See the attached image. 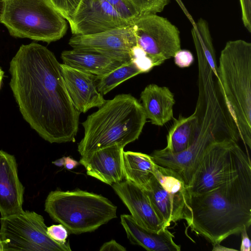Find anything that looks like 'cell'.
<instances>
[{"mask_svg":"<svg viewBox=\"0 0 251 251\" xmlns=\"http://www.w3.org/2000/svg\"><path fill=\"white\" fill-rule=\"evenodd\" d=\"M173 57L176 65L180 68L189 67L193 63L194 59L191 51L181 49L178 50Z\"/></svg>","mask_w":251,"mask_h":251,"instance_id":"f1b7e54d","label":"cell"},{"mask_svg":"<svg viewBox=\"0 0 251 251\" xmlns=\"http://www.w3.org/2000/svg\"><path fill=\"white\" fill-rule=\"evenodd\" d=\"M100 251H126V248L114 240L104 243L100 247Z\"/></svg>","mask_w":251,"mask_h":251,"instance_id":"4dcf8cb0","label":"cell"},{"mask_svg":"<svg viewBox=\"0 0 251 251\" xmlns=\"http://www.w3.org/2000/svg\"><path fill=\"white\" fill-rule=\"evenodd\" d=\"M158 216L167 227L171 223L190 218L189 197L173 194L166 191L153 176L145 190Z\"/></svg>","mask_w":251,"mask_h":251,"instance_id":"e0dca14e","label":"cell"},{"mask_svg":"<svg viewBox=\"0 0 251 251\" xmlns=\"http://www.w3.org/2000/svg\"><path fill=\"white\" fill-rule=\"evenodd\" d=\"M147 118L141 104L130 94L106 100L82 123L84 134L78 144L81 156L118 145L125 147L137 140Z\"/></svg>","mask_w":251,"mask_h":251,"instance_id":"277c9868","label":"cell"},{"mask_svg":"<svg viewBox=\"0 0 251 251\" xmlns=\"http://www.w3.org/2000/svg\"><path fill=\"white\" fill-rule=\"evenodd\" d=\"M154 176L162 187L168 192L189 197L187 187L183 179L176 171L156 164Z\"/></svg>","mask_w":251,"mask_h":251,"instance_id":"d4e9b609","label":"cell"},{"mask_svg":"<svg viewBox=\"0 0 251 251\" xmlns=\"http://www.w3.org/2000/svg\"><path fill=\"white\" fill-rule=\"evenodd\" d=\"M196 50L204 56L217 77L216 59L209 27L207 22L201 18L193 25L191 30Z\"/></svg>","mask_w":251,"mask_h":251,"instance_id":"cb8c5ba5","label":"cell"},{"mask_svg":"<svg viewBox=\"0 0 251 251\" xmlns=\"http://www.w3.org/2000/svg\"><path fill=\"white\" fill-rule=\"evenodd\" d=\"M199 123L200 114L196 106L194 112L190 116H179L177 119H175L167 135V146L164 149L172 153L186 150L196 137Z\"/></svg>","mask_w":251,"mask_h":251,"instance_id":"44dd1931","label":"cell"},{"mask_svg":"<svg viewBox=\"0 0 251 251\" xmlns=\"http://www.w3.org/2000/svg\"><path fill=\"white\" fill-rule=\"evenodd\" d=\"M213 248L212 251H237V250H235L231 248H227L226 247H224L220 244L219 243H216L213 244Z\"/></svg>","mask_w":251,"mask_h":251,"instance_id":"836d02e7","label":"cell"},{"mask_svg":"<svg viewBox=\"0 0 251 251\" xmlns=\"http://www.w3.org/2000/svg\"><path fill=\"white\" fill-rule=\"evenodd\" d=\"M24 187L18 175L15 157L0 150V213L6 217L21 212Z\"/></svg>","mask_w":251,"mask_h":251,"instance_id":"2e32d148","label":"cell"},{"mask_svg":"<svg viewBox=\"0 0 251 251\" xmlns=\"http://www.w3.org/2000/svg\"><path fill=\"white\" fill-rule=\"evenodd\" d=\"M117 206L100 195L81 190L50 192L45 210L69 234L93 232L117 217Z\"/></svg>","mask_w":251,"mask_h":251,"instance_id":"8992f818","label":"cell"},{"mask_svg":"<svg viewBox=\"0 0 251 251\" xmlns=\"http://www.w3.org/2000/svg\"><path fill=\"white\" fill-rule=\"evenodd\" d=\"M137 45L157 66L181 49L179 31L167 18L155 13L139 14L131 23Z\"/></svg>","mask_w":251,"mask_h":251,"instance_id":"30bf717a","label":"cell"},{"mask_svg":"<svg viewBox=\"0 0 251 251\" xmlns=\"http://www.w3.org/2000/svg\"><path fill=\"white\" fill-rule=\"evenodd\" d=\"M124 149L118 145L102 148L81 156L79 163L88 175L111 185L125 178Z\"/></svg>","mask_w":251,"mask_h":251,"instance_id":"9a60e30c","label":"cell"},{"mask_svg":"<svg viewBox=\"0 0 251 251\" xmlns=\"http://www.w3.org/2000/svg\"><path fill=\"white\" fill-rule=\"evenodd\" d=\"M0 23L15 38L48 43L61 39L67 29L50 0H0Z\"/></svg>","mask_w":251,"mask_h":251,"instance_id":"52a82bcc","label":"cell"},{"mask_svg":"<svg viewBox=\"0 0 251 251\" xmlns=\"http://www.w3.org/2000/svg\"><path fill=\"white\" fill-rule=\"evenodd\" d=\"M140 99L146 117L152 124L162 126L172 119L175 100L168 87L150 84L141 92Z\"/></svg>","mask_w":251,"mask_h":251,"instance_id":"d6986e66","label":"cell"},{"mask_svg":"<svg viewBox=\"0 0 251 251\" xmlns=\"http://www.w3.org/2000/svg\"><path fill=\"white\" fill-rule=\"evenodd\" d=\"M74 35H87L130 25L106 0H81L68 21Z\"/></svg>","mask_w":251,"mask_h":251,"instance_id":"8fae6325","label":"cell"},{"mask_svg":"<svg viewBox=\"0 0 251 251\" xmlns=\"http://www.w3.org/2000/svg\"><path fill=\"white\" fill-rule=\"evenodd\" d=\"M191 230L212 244L249 228L251 224V166L208 192L190 195Z\"/></svg>","mask_w":251,"mask_h":251,"instance_id":"7a4b0ae2","label":"cell"},{"mask_svg":"<svg viewBox=\"0 0 251 251\" xmlns=\"http://www.w3.org/2000/svg\"><path fill=\"white\" fill-rule=\"evenodd\" d=\"M121 223L131 244L149 251H179L181 247L174 241V236L167 228L156 232L138 225L131 215H121Z\"/></svg>","mask_w":251,"mask_h":251,"instance_id":"ac0fdd59","label":"cell"},{"mask_svg":"<svg viewBox=\"0 0 251 251\" xmlns=\"http://www.w3.org/2000/svg\"><path fill=\"white\" fill-rule=\"evenodd\" d=\"M247 228H244L241 232V245L240 247L241 251H250L251 248V242L247 233Z\"/></svg>","mask_w":251,"mask_h":251,"instance_id":"1f68e13d","label":"cell"},{"mask_svg":"<svg viewBox=\"0 0 251 251\" xmlns=\"http://www.w3.org/2000/svg\"><path fill=\"white\" fill-rule=\"evenodd\" d=\"M69 44L73 49L99 53L125 63L131 60L137 43L130 25L97 34L73 35Z\"/></svg>","mask_w":251,"mask_h":251,"instance_id":"7c38bea8","label":"cell"},{"mask_svg":"<svg viewBox=\"0 0 251 251\" xmlns=\"http://www.w3.org/2000/svg\"><path fill=\"white\" fill-rule=\"evenodd\" d=\"M111 185L138 225L156 232L167 228L156 214L145 190L126 179Z\"/></svg>","mask_w":251,"mask_h":251,"instance_id":"4fadbf2b","label":"cell"},{"mask_svg":"<svg viewBox=\"0 0 251 251\" xmlns=\"http://www.w3.org/2000/svg\"><path fill=\"white\" fill-rule=\"evenodd\" d=\"M241 18L245 27L251 32V0H239Z\"/></svg>","mask_w":251,"mask_h":251,"instance_id":"f546056e","label":"cell"},{"mask_svg":"<svg viewBox=\"0 0 251 251\" xmlns=\"http://www.w3.org/2000/svg\"><path fill=\"white\" fill-rule=\"evenodd\" d=\"M63 63L96 76L105 75L124 63L106 55L73 49L61 54Z\"/></svg>","mask_w":251,"mask_h":251,"instance_id":"ffe728a7","label":"cell"},{"mask_svg":"<svg viewBox=\"0 0 251 251\" xmlns=\"http://www.w3.org/2000/svg\"><path fill=\"white\" fill-rule=\"evenodd\" d=\"M0 220V251H71L69 241L61 244L48 235L44 218L35 212L23 210Z\"/></svg>","mask_w":251,"mask_h":251,"instance_id":"9c48e42d","label":"cell"},{"mask_svg":"<svg viewBox=\"0 0 251 251\" xmlns=\"http://www.w3.org/2000/svg\"><path fill=\"white\" fill-rule=\"evenodd\" d=\"M233 138L213 142L200 159L187 187L189 195L210 191L251 166V160Z\"/></svg>","mask_w":251,"mask_h":251,"instance_id":"ba28073f","label":"cell"},{"mask_svg":"<svg viewBox=\"0 0 251 251\" xmlns=\"http://www.w3.org/2000/svg\"><path fill=\"white\" fill-rule=\"evenodd\" d=\"M79 164V162L71 158L70 157H64V167L68 170H72L75 168Z\"/></svg>","mask_w":251,"mask_h":251,"instance_id":"d6a6232c","label":"cell"},{"mask_svg":"<svg viewBox=\"0 0 251 251\" xmlns=\"http://www.w3.org/2000/svg\"><path fill=\"white\" fill-rule=\"evenodd\" d=\"M217 82L239 138L251 148V43L229 41L222 50Z\"/></svg>","mask_w":251,"mask_h":251,"instance_id":"5b68a950","label":"cell"},{"mask_svg":"<svg viewBox=\"0 0 251 251\" xmlns=\"http://www.w3.org/2000/svg\"><path fill=\"white\" fill-rule=\"evenodd\" d=\"M54 7L69 21L75 13L81 0H50Z\"/></svg>","mask_w":251,"mask_h":251,"instance_id":"4316f807","label":"cell"},{"mask_svg":"<svg viewBox=\"0 0 251 251\" xmlns=\"http://www.w3.org/2000/svg\"><path fill=\"white\" fill-rule=\"evenodd\" d=\"M64 84L75 109L86 113L93 107L99 108L105 102L97 87V76L60 64Z\"/></svg>","mask_w":251,"mask_h":251,"instance_id":"5bb4252c","label":"cell"},{"mask_svg":"<svg viewBox=\"0 0 251 251\" xmlns=\"http://www.w3.org/2000/svg\"><path fill=\"white\" fill-rule=\"evenodd\" d=\"M140 14L161 12L169 3L170 0H131Z\"/></svg>","mask_w":251,"mask_h":251,"instance_id":"484cf974","label":"cell"},{"mask_svg":"<svg viewBox=\"0 0 251 251\" xmlns=\"http://www.w3.org/2000/svg\"><path fill=\"white\" fill-rule=\"evenodd\" d=\"M4 72L0 67V88L2 82V80L3 77Z\"/></svg>","mask_w":251,"mask_h":251,"instance_id":"d590c367","label":"cell"},{"mask_svg":"<svg viewBox=\"0 0 251 251\" xmlns=\"http://www.w3.org/2000/svg\"><path fill=\"white\" fill-rule=\"evenodd\" d=\"M214 78L205 77L199 81L196 104L200 123L196 137L186 150L172 153L164 149L151 155L156 164L171 168L183 179L187 187L198 164L207 147L214 141L230 137L238 141L236 126L227 110Z\"/></svg>","mask_w":251,"mask_h":251,"instance_id":"3957f363","label":"cell"},{"mask_svg":"<svg viewBox=\"0 0 251 251\" xmlns=\"http://www.w3.org/2000/svg\"><path fill=\"white\" fill-rule=\"evenodd\" d=\"M56 166L61 167L64 165V157L58 159L52 162Z\"/></svg>","mask_w":251,"mask_h":251,"instance_id":"e575fe53","label":"cell"},{"mask_svg":"<svg viewBox=\"0 0 251 251\" xmlns=\"http://www.w3.org/2000/svg\"><path fill=\"white\" fill-rule=\"evenodd\" d=\"M9 72L10 88L30 126L50 143L75 142L80 113L71 100L54 54L37 43L22 45Z\"/></svg>","mask_w":251,"mask_h":251,"instance_id":"6da1fadb","label":"cell"},{"mask_svg":"<svg viewBox=\"0 0 251 251\" xmlns=\"http://www.w3.org/2000/svg\"><path fill=\"white\" fill-rule=\"evenodd\" d=\"M156 164L151 155L131 151L124 152V176L145 190L154 176Z\"/></svg>","mask_w":251,"mask_h":251,"instance_id":"7402d4cb","label":"cell"},{"mask_svg":"<svg viewBox=\"0 0 251 251\" xmlns=\"http://www.w3.org/2000/svg\"><path fill=\"white\" fill-rule=\"evenodd\" d=\"M47 233L52 240L60 244H64L68 242L66 240L69 233L61 224L47 227Z\"/></svg>","mask_w":251,"mask_h":251,"instance_id":"83f0119b","label":"cell"},{"mask_svg":"<svg viewBox=\"0 0 251 251\" xmlns=\"http://www.w3.org/2000/svg\"><path fill=\"white\" fill-rule=\"evenodd\" d=\"M143 73L135 62L129 61L101 76H97V87L102 95H105L124 81Z\"/></svg>","mask_w":251,"mask_h":251,"instance_id":"603a6c76","label":"cell"}]
</instances>
